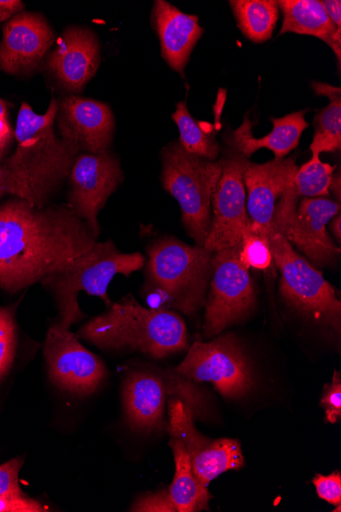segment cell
<instances>
[{
	"label": "cell",
	"mask_w": 341,
	"mask_h": 512,
	"mask_svg": "<svg viewBox=\"0 0 341 512\" xmlns=\"http://www.w3.org/2000/svg\"><path fill=\"white\" fill-rule=\"evenodd\" d=\"M220 162L222 173L212 199L213 217L204 246L211 253L239 247L243 234L251 224L243 182V174L251 161L230 152Z\"/></svg>",
	"instance_id": "obj_12"
},
{
	"label": "cell",
	"mask_w": 341,
	"mask_h": 512,
	"mask_svg": "<svg viewBox=\"0 0 341 512\" xmlns=\"http://www.w3.org/2000/svg\"><path fill=\"white\" fill-rule=\"evenodd\" d=\"M318 96L329 99L330 103L315 117V135L310 147L312 155L332 153L341 148V91L339 87L313 82Z\"/></svg>",
	"instance_id": "obj_24"
},
{
	"label": "cell",
	"mask_w": 341,
	"mask_h": 512,
	"mask_svg": "<svg viewBox=\"0 0 341 512\" xmlns=\"http://www.w3.org/2000/svg\"><path fill=\"white\" fill-rule=\"evenodd\" d=\"M23 464L24 459L18 457L0 465V497L26 496L19 485V473Z\"/></svg>",
	"instance_id": "obj_30"
},
{
	"label": "cell",
	"mask_w": 341,
	"mask_h": 512,
	"mask_svg": "<svg viewBox=\"0 0 341 512\" xmlns=\"http://www.w3.org/2000/svg\"><path fill=\"white\" fill-rule=\"evenodd\" d=\"M46 61L48 71L63 87L80 92L100 67V42L87 28L69 27Z\"/></svg>",
	"instance_id": "obj_19"
},
{
	"label": "cell",
	"mask_w": 341,
	"mask_h": 512,
	"mask_svg": "<svg viewBox=\"0 0 341 512\" xmlns=\"http://www.w3.org/2000/svg\"><path fill=\"white\" fill-rule=\"evenodd\" d=\"M171 437L184 445L191 462L194 476L205 486L220 475L235 471L245 465L238 441L232 439L212 440L201 435L193 425V409L178 398L168 401Z\"/></svg>",
	"instance_id": "obj_13"
},
{
	"label": "cell",
	"mask_w": 341,
	"mask_h": 512,
	"mask_svg": "<svg viewBox=\"0 0 341 512\" xmlns=\"http://www.w3.org/2000/svg\"><path fill=\"white\" fill-rule=\"evenodd\" d=\"M15 132L9 120L8 104L0 100V162H3L13 145Z\"/></svg>",
	"instance_id": "obj_34"
},
{
	"label": "cell",
	"mask_w": 341,
	"mask_h": 512,
	"mask_svg": "<svg viewBox=\"0 0 341 512\" xmlns=\"http://www.w3.org/2000/svg\"><path fill=\"white\" fill-rule=\"evenodd\" d=\"M43 354L51 381L70 393L90 395L107 377L103 360L87 350L76 334L62 328L58 322L47 332Z\"/></svg>",
	"instance_id": "obj_14"
},
{
	"label": "cell",
	"mask_w": 341,
	"mask_h": 512,
	"mask_svg": "<svg viewBox=\"0 0 341 512\" xmlns=\"http://www.w3.org/2000/svg\"><path fill=\"white\" fill-rule=\"evenodd\" d=\"M299 196L292 183L279 201L271 226L278 228L291 246H296L313 264H336L340 249L331 240L327 224L340 211V204L327 198Z\"/></svg>",
	"instance_id": "obj_8"
},
{
	"label": "cell",
	"mask_w": 341,
	"mask_h": 512,
	"mask_svg": "<svg viewBox=\"0 0 341 512\" xmlns=\"http://www.w3.org/2000/svg\"><path fill=\"white\" fill-rule=\"evenodd\" d=\"M170 445L175 458L176 472L168 491L176 511L196 512L208 510L212 495L209 493L208 487H205L194 476L190 458L184 445L173 437Z\"/></svg>",
	"instance_id": "obj_22"
},
{
	"label": "cell",
	"mask_w": 341,
	"mask_h": 512,
	"mask_svg": "<svg viewBox=\"0 0 341 512\" xmlns=\"http://www.w3.org/2000/svg\"><path fill=\"white\" fill-rule=\"evenodd\" d=\"M335 167L323 163L320 156L312 155L309 162L298 169L295 188L299 197L326 198L330 195V185Z\"/></svg>",
	"instance_id": "obj_27"
},
{
	"label": "cell",
	"mask_w": 341,
	"mask_h": 512,
	"mask_svg": "<svg viewBox=\"0 0 341 512\" xmlns=\"http://www.w3.org/2000/svg\"><path fill=\"white\" fill-rule=\"evenodd\" d=\"M17 330L12 312L0 308V377L10 369L16 354Z\"/></svg>",
	"instance_id": "obj_29"
},
{
	"label": "cell",
	"mask_w": 341,
	"mask_h": 512,
	"mask_svg": "<svg viewBox=\"0 0 341 512\" xmlns=\"http://www.w3.org/2000/svg\"><path fill=\"white\" fill-rule=\"evenodd\" d=\"M0 42V68L11 75L35 70L51 50L55 34L43 16L22 12L3 28Z\"/></svg>",
	"instance_id": "obj_17"
},
{
	"label": "cell",
	"mask_w": 341,
	"mask_h": 512,
	"mask_svg": "<svg viewBox=\"0 0 341 512\" xmlns=\"http://www.w3.org/2000/svg\"><path fill=\"white\" fill-rule=\"evenodd\" d=\"M249 270L239 259V247L214 254L204 324L207 337L218 336L253 311L256 294Z\"/></svg>",
	"instance_id": "obj_11"
},
{
	"label": "cell",
	"mask_w": 341,
	"mask_h": 512,
	"mask_svg": "<svg viewBox=\"0 0 341 512\" xmlns=\"http://www.w3.org/2000/svg\"><path fill=\"white\" fill-rule=\"evenodd\" d=\"M308 110L294 112L281 118H271L273 130L262 138L253 136V125L248 116L239 128L227 132L225 142L230 152L250 158L261 149L273 152L274 160H283L296 150L303 132L308 128L306 121Z\"/></svg>",
	"instance_id": "obj_20"
},
{
	"label": "cell",
	"mask_w": 341,
	"mask_h": 512,
	"mask_svg": "<svg viewBox=\"0 0 341 512\" xmlns=\"http://www.w3.org/2000/svg\"><path fill=\"white\" fill-rule=\"evenodd\" d=\"M6 195L16 197V188L12 173L4 160L0 162V198Z\"/></svg>",
	"instance_id": "obj_36"
},
{
	"label": "cell",
	"mask_w": 341,
	"mask_h": 512,
	"mask_svg": "<svg viewBox=\"0 0 341 512\" xmlns=\"http://www.w3.org/2000/svg\"><path fill=\"white\" fill-rule=\"evenodd\" d=\"M229 4L243 35L255 43L272 37L279 17L275 0H231Z\"/></svg>",
	"instance_id": "obj_25"
},
{
	"label": "cell",
	"mask_w": 341,
	"mask_h": 512,
	"mask_svg": "<svg viewBox=\"0 0 341 512\" xmlns=\"http://www.w3.org/2000/svg\"><path fill=\"white\" fill-rule=\"evenodd\" d=\"M176 374L196 383H211L226 398L246 396L254 386L250 362L231 335L194 343Z\"/></svg>",
	"instance_id": "obj_10"
},
{
	"label": "cell",
	"mask_w": 341,
	"mask_h": 512,
	"mask_svg": "<svg viewBox=\"0 0 341 512\" xmlns=\"http://www.w3.org/2000/svg\"><path fill=\"white\" fill-rule=\"evenodd\" d=\"M76 335L103 350L127 349L153 358L188 348L186 325L176 312L144 308L131 294L90 319Z\"/></svg>",
	"instance_id": "obj_3"
},
{
	"label": "cell",
	"mask_w": 341,
	"mask_h": 512,
	"mask_svg": "<svg viewBox=\"0 0 341 512\" xmlns=\"http://www.w3.org/2000/svg\"><path fill=\"white\" fill-rule=\"evenodd\" d=\"M298 169L296 157L248 165L243 174L248 191L247 210L251 227L258 234L268 237L276 207L294 183Z\"/></svg>",
	"instance_id": "obj_18"
},
{
	"label": "cell",
	"mask_w": 341,
	"mask_h": 512,
	"mask_svg": "<svg viewBox=\"0 0 341 512\" xmlns=\"http://www.w3.org/2000/svg\"><path fill=\"white\" fill-rule=\"evenodd\" d=\"M47 511L38 501L24 497H0V512Z\"/></svg>",
	"instance_id": "obj_35"
},
{
	"label": "cell",
	"mask_w": 341,
	"mask_h": 512,
	"mask_svg": "<svg viewBox=\"0 0 341 512\" xmlns=\"http://www.w3.org/2000/svg\"><path fill=\"white\" fill-rule=\"evenodd\" d=\"M278 8L283 14L279 35L296 33L317 37L325 41L337 29L319 0H280Z\"/></svg>",
	"instance_id": "obj_23"
},
{
	"label": "cell",
	"mask_w": 341,
	"mask_h": 512,
	"mask_svg": "<svg viewBox=\"0 0 341 512\" xmlns=\"http://www.w3.org/2000/svg\"><path fill=\"white\" fill-rule=\"evenodd\" d=\"M341 176L340 173L334 174L331 185H330V191L333 192L334 196L336 197V202L340 204L341 199Z\"/></svg>",
	"instance_id": "obj_39"
},
{
	"label": "cell",
	"mask_w": 341,
	"mask_h": 512,
	"mask_svg": "<svg viewBox=\"0 0 341 512\" xmlns=\"http://www.w3.org/2000/svg\"><path fill=\"white\" fill-rule=\"evenodd\" d=\"M200 396L193 382L175 371L129 372L123 386L127 423L145 433L162 430L166 427L165 408L169 399L178 398L194 410L200 405Z\"/></svg>",
	"instance_id": "obj_9"
},
{
	"label": "cell",
	"mask_w": 341,
	"mask_h": 512,
	"mask_svg": "<svg viewBox=\"0 0 341 512\" xmlns=\"http://www.w3.org/2000/svg\"><path fill=\"white\" fill-rule=\"evenodd\" d=\"M60 136L79 153L109 152L115 132V116L109 105L70 95L59 102Z\"/></svg>",
	"instance_id": "obj_16"
},
{
	"label": "cell",
	"mask_w": 341,
	"mask_h": 512,
	"mask_svg": "<svg viewBox=\"0 0 341 512\" xmlns=\"http://www.w3.org/2000/svg\"><path fill=\"white\" fill-rule=\"evenodd\" d=\"M163 188L178 202L188 236L204 247L212 222V199L222 173L221 162L187 153L179 143L162 153Z\"/></svg>",
	"instance_id": "obj_6"
},
{
	"label": "cell",
	"mask_w": 341,
	"mask_h": 512,
	"mask_svg": "<svg viewBox=\"0 0 341 512\" xmlns=\"http://www.w3.org/2000/svg\"><path fill=\"white\" fill-rule=\"evenodd\" d=\"M131 511L176 512V508L167 490L141 496L131 507Z\"/></svg>",
	"instance_id": "obj_33"
},
{
	"label": "cell",
	"mask_w": 341,
	"mask_h": 512,
	"mask_svg": "<svg viewBox=\"0 0 341 512\" xmlns=\"http://www.w3.org/2000/svg\"><path fill=\"white\" fill-rule=\"evenodd\" d=\"M144 265L145 258L140 253H121L112 241L97 242L89 251L44 279L42 284L56 297L60 312L58 323L70 330L85 317L78 303L80 292L99 297L110 307L108 289L113 278L118 274L129 276Z\"/></svg>",
	"instance_id": "obj_5"
},
{
	"label": "cell",
	"mask_w": 341,
	"mask_h": 512,
	"mask_svg": "<svg viewBox=\"0 0 341 512\" xmlns=\"http://www.w3.org/2000/svg\"><path fill=\"white\" fill-rule=\"evenodd\" d=\"M313 484L316 487L318 496L328 503L337 506L336 510L341 508V476L339 472H334L330 476L317 475Z\"/></svg>",
	"instance_id": "obj_32"
},
{
	"label": "cell",
	"mask_w": 341,
	"mask_h": 512,
	"mask_svg": "<svg viewBox=\"0 0 341 512\" xmlns=\"http://www.w3.org/2000/svg\"><path fill=\"white\" fill-rule=\"evenodd\" d=\"M97 242L68 204L36 208L15 197L0 206V289L16 293L42 283Z\"/></svg>",
	"instance_id": "obj_1"
},
{
	"label": "cell",
	"mask_w": 341,
	"mask_h": 512,
	"mask_svg": "<svg viewBox=\"0 0 341 512\" xmlns=\"http://www.w3.org/2000/svg\"><path fill=\"white\" fill-rule=\"evenodd\" d=\"M25 6L20 0H0V23L22 13Z\"/></svg>",
	"instance_id": "obj_37"
},
{
	"label": "cell",
	"mask_w": 341,
	"mask_h": 512,
	"mask_svg": "<svg viewBox=\"0 0 341 512\" xmlns=\"http://www.w3.org/2000/svg\"><path fill=\"white\" fill-rule=\"evenodd\" d=\"M153 19L160 37L163 59L171 69L184 76L191 53L205 33L199 17L184 14L165 0H157Z\"/></svg>",
	"instance_id": "obj_21"
},
{
	"label": "cell",
	"mask_w": 341,
	"mask_h": 512,
	"mask_svg": "<svg viewBox=\"0 0 341 512\" xmlns=\"http://www.w3.org/2000/svg\"><path fill=\"white\" fill-rule=\"evenodd\" d=\"M321 406L325 409L326 421L336 424L341 418V381L338 371H334L332 384L326 385Z\"/></svg>",
	"instance_id": "obj_31"
},
{
	"label": "cell",
	"mask_w": 341,
	"mask_h": 512,
	"mask_svg": "<svg viewBox=\"0 0 341 512\" xmlns=\"http://www.w3.org/2000/svg\"><path fill=\"white\" fill-rule=\"evenodd\" d=\"M268 240L281 274L280 294L301 315L340 331L341 302L323 274L299 255L282 232L271 226Z\"/></svg>",
	"instance_id": "obj_7"
},
{
	"label": "cell",
	"mask_w": 341,
	"mask_h": 512,
	"mask_svg": "<svg viewBox=\"0 0 341 512\" xmlns=\"http://www.w3.org/2000/svg\"><path fill=\"white\" fill-rule=\"evenodd\" d=\"M331 230L332 234L336 238V241L340 243L341 241V216L340 214H337L332 222H331Z\"/></svg>",
	"instance_id": "obj_40"
},
{
	"label": "cell",
	"mask_w": 341,
	"mask_h": 512,
	"mask_svg": "<svg viewBox=\"0 0 341 512\" xmlns=\"http://www.w3.org/2000/svg\"><path fill=\"white\" fill-rule=\"evenodd\" d=\"M172 119L180 132L179 144L187 153L209 161L218 159L219 145L216 134L207 131L204 126L193 119L185 102L177 104Z\"/></svg>",
	"instance_id": "obj_26"
},
{
	"label": "cell",
	"mask_w": 341,
	"mask_h": 512,
	"mask_svg": "<svg viewBox=\"0 0 341 512\" xmlns=\"http://www.w3.org/2000/svg\"><path fill=\"white\" fill-rule=\"evenodd\" d=\"M239 259L249 269L267 270L273 264L268 237L254 231L251 224L242 236Z\"/></svg>",
	"instance_id": "obj_28"
},
{
	"label": "cell",
	"mask_w": 341,
	"mask_h": 512,
	"mask_svg": "<svg viewBox=\"0 0 341 512\" xmlns=\"http://www.w3.org/2000/svg\"><path fill=\"white\" fill-rule=\"evenodd\" d=\"M214 254L174 238L155 242L148 250L144 292L159 298L160 308L196 313L206 304Z\"/></svg>",
	"instance_id": "obj_4"
},
{
	"label": "cell",
	"mask_w": 341,
	"mask_h": 512,
	"mask_svg": "<svg viewBox=\"0 0 341 512\" xmlns=\"http://www.w3.org/2000/svg\"><path fill=\"white\" fill-rule=\"evenodd\" d=\"M124 175L119 160L109 152L80 153L72 166L68 205L100 238L99 214L116 192Z\"/></svg>",
	"instance_id": "obj_15"
},
{
	"label": "cell",
	"mask_w": 341,
	"mask_h": 512,
	"mask_svg": "<svg viewBox=\"0 0 341 512\" xmlns=\"http://www.w3.org/2000/svg\"><path fill=\"white\" fill-rule=\"evenodd\" d=\"M324 9L331 22L337 29H341V2L340 0H324Z\"/></svg>",
	"instance_id": "obj_38"
},
{
	"label": "cell",
	"mask_w": 341,
	"mask_h": 512,
	"mask_svg": "<svg viewBox=\"0 0 341 512\" xmlns=\"http://www.w3.org/2000/svg\"><path fill=\"white\" fill-rule=\"evenodd\" d=\"M58 109L56 99L43 115L23 103L15 130L17 149L5 159L15 182L16 198L36 208L47 206L61 189L80 154L56 134Z\"/></svg>",
	"instance_id": "obj_2"
}]
</instances>
